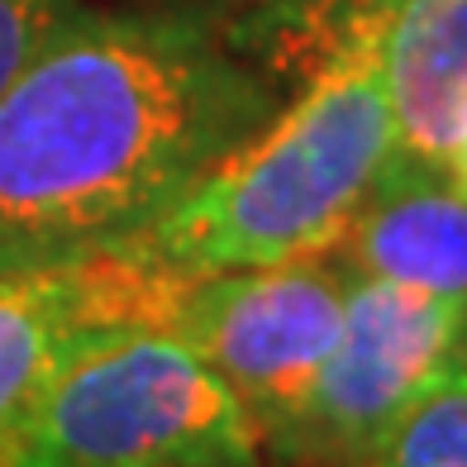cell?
I'll use <instances>...</instances> for the list:
<instances>
[{"label": "cell", "instance_id": "obj_11", "mask_svg": "<svg viewBox=\"0 0 467 467\" xmlns=\"http://www.w3.org/2000/svg\"><path fill=\"white\" fill-rule=\"evenodd\" d=\"M449 177L467 191V110H462V124H458V139H453V153H449Z\"/></svg>", "mask_w": 467, "mask_h": 467}, {"label": "cell", "instance_id": "obj_4", "mask_svg": "<svg viewBox=\"0 0 467 467\" xmlns=\"http://www.w3.org/2000/svg\"><path fill=\"white\" fill-rule=\"evenodd\" d=\"M348 282L353 272L329 253L205 272L182 286L167 315V329L182 334L244 400L272 453L301 420L315 377L338 344Z\"/></svg>", "mask_w": 467, "mask_h": 467}, {"label": "cell", "instance_id": "obj_9", "mask_svg": "<svg viewBox=\"0 0 467 467\" xmlns=\"http://www.w3.org/2000/svg\"><path fill=\"white\" fill-rule=\"evenodd\" d=\"M368 467H467V358L443 368L377 443Z\"/></svg>", "mask_w": 467, "mask_h": 467}, {"label": "cell", "instance_id": "obj_3", "mask_svg": "<svg viewBox=\"0 0 467 467\" xmlns=\"http://www.w3.org/2000/svg\"><path fill=\"white\" fill-rule=\"evenodd\" d=\"M229 381L167 325H115L62 358L0 467H258Z\"/></svg>", "mask_w": 467, "mask_h": 467}, {"label": "cell", "instance_id": "obj_1", "mask_svg": "<svg viewBox=\"0 0 467 467\" xmlns=\"http://www.w3.org/2000/svg\"><path fill=\"white\" fill-rule=\"evenodd\" d=\"M277 110L196 19L81 10L0 91V267L139 239Z\"/></svg>", "mask_w": 467, "mask_h": 467}, {"label": "cell", "instance_id": "obj_5", "mask_svg": "<svg viewBox=\"0 0 467 467\" xmlns=\"http://www.w3.org/2000/svg\"><path fill=\"white\" fill-rule=\"evenodd\" d=\"M467 306L406 282L353 277L344 329L315 377L301 420L277 458L320 467H368L410 400L458 358Z\"/></svg>", "mask_w": 467, "mask_h": 467}, {"label": "cell", "instance_id": "obj_12", "mask_svg": "<svg viewBox=\"0 0 467 467\" xmlns=\"http://www.w3.org/2000/svg\"><path fill=\"white\" fill-rule=\"evenodd\" d=\"M462 358H467V325H462Z\"/></svg>", "mask_w": 467, "mask_h": 467}, {"label": "cell", "instance_id": "obj_8", "mask_svg": "<svg viewBox=\"0 0 467 467\" xmlns=\"http://www.w3.org/2000/svg\"><path fill=\"white\" fill-rule=\"evenodd\" d=\"M381 81L400 153L449 167L467 110V0H396L381 29Z\"/></svg>", "mask_w": 467, "mask_h": 467}, {"label": "cell", "instance_id": "obj_10", "mask_svg": "<svg viewBox=\"0 0 467 467\" xmlns=\"http://www.w3.org/2000/svg\"><path fill=\"white\" fill-rule=\"evenodd\" d=\"M87 10L81 0H0V91Z\"/></svg>", "mask_w": 467, "mask_h": 467}, {"label": "cell", "instance_id": "obj_6", "mask_svg": "<svg viewBox=\"0 0 467 467\" xmlns=\"http://www.w3.org/2000/svg\"><path fill=\"white\" fill-rule=\"evenodd\" d=\"M186 282L134 239L48 267H0V453L81 338L115 325H167Z\"/></svg>", "mask_w": 467, "mask_h": 467}, {"label": "cell", "instance_id": "obj_7", "mask_svg": "<svg viewBox=\"0 0 467 467\" xmlns=\"http://www.w3.org/2000/svg\"><path fill=\"white\" fill-rule=\"evenodd\" d=\"M329 258L353 277L406 282L467 306V191L449 167L396 148Z\"/></svg>", "mask_w": 467, "mask_h": 467}, {"label": "cell", "instance_id": "obj_2", "mask_svg": "<svg viewBox=\"0 0 467 467\" xmlns=\"http://www.w3.org/2000/svg\"><path fill=\"white\" fill-rule=\"evenodd\" d=\"M396 148L377 44L306 81L134 244L186 277L315 258L338 244Z\"/></svg>", "mask_w": 467, "mask_h": 467}]
</instances>
